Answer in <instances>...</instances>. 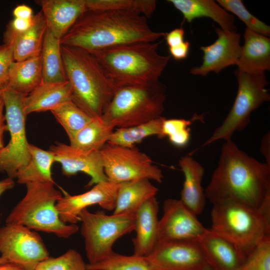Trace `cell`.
Returning a JSON list of instances; mask_svg holds the SVG:
<instances>
[{"instance_id": "obj_1", "label": "cell", "mask_w": 270, "mask_h": 270, "mask_svg": "<svg viewBox=\"0 0 270 270\" xmlns=\"http://www.w3.org/2000/svg\"><path fill=\"white\" fill-rule=\"evenodd\" d=\"M212 203L231 201L260 210L270 203V166L225 140L218 166L205 190Z\"/></svg>"}, {"instance_id": "obj_2", "label": "cell", "mask_w": 270, "mask_h": 270, "mask_svg": "<svg viewBox=\"0 0 270 270\" xmlns=\"http://www.w3.org/2000/svg\"><path fill=\"white\" fill-rule=\"evenodd\" d=\"M164 36L152 30L147 18L136 12L87 10L61 38L60 44L91 52L124 44L154 42Z\"/></svg>"}, {"instance_id": "obj_3", "label": "cell", "mask_w": 270, "mask_h": 270, "mask_svg": "<svg viewBox=\"0 0 270 270\" xmlns=\"http://www.w3.org/2000/svg\"><path fill=\"white\" fill-rule=\"evenodd\" d=\"M161 42L124 44L90 53L117 88L144 86L159 81L170 58L158 52Z\"/></svg>"}, {"instance_id": "obj_4", "label": "cell", "mask_w": 270, "mask_h": 270, "mask_svg": "<svg viewBox=\"0 0 270 270\" xmlns=\"http://www.w3.org/2000/svg\"><path fill=\"white\" fill-rule=\"evenodd\" d=\"M61 52L72 102L92 118L102 116L118 88L90 52L62 44Z\"/></svg>"}, {"instance_id": "obj_5", "label": "cell", "mask_w": 270, "mask_h": 270, "mask_svg": "<svg viewBox=\"0 0 270 270\" xmlns=\"http://www.w3.org/2000/svg\"><path fill=\"white\" fill-rule=\"evenodd\" d=\"M211 222L210 230L234 244L246 257L270 236V214L240 203L212 204Z\"/></svg>"}, {"instance_id": "obj_6", "label": "cell", "mask_w": 270, "mask_h": 270, "mask_svg": "<svg viewBox=\"0 0 270 270\" xmlns=\"http://www.w3.org/2000/svg\"><path fill=\"white\" fill-rule=\"evenodd\" d=\"M54 184L32 182L26 184L25 196L8 215L6 224L22 225L64 238L76 234L79 230L76 224H66L60 218L56 204L62 196Z\"/></svg>"}, {"instance_id": "obj_7", "label": "cell", "mask_w": 270, "mask_h": 270, "mask_svg": "<svg viewBox=\"0 0 270 270\" xmlns=\"http://www.w3.org/2000/svg\"><path fill=\"white\" fill-rule=\"evenodd\" d=\"M166 86L160 80L144 86L118 88L102 118L114 128H129L162 116Z\"/></svg>"}, {"instance_id": "obj_8", "label": "cell", "mask_w": 270, "mask_h": 270, "mask_svg": "<svg viewBox=\"0 0 270 270\" xmlns=\"http://www.w3.org/2000/svg\"><path fill=\"white\" fill-rule=\"evenodd\" d=\"M79 218L89 264L109 256L114 252L115 242L134 229L135 214L108 215L102 211L90 212L86 208L81 212Z\"/></svg>"}, {"instance_id": "obj_9", "label": "cell", "mask_w": 270, "mask_h": 270, "mask_svg": "<svg viewBox=\"0 0 270 270\" xmlns=\"http://www.w3.org/2000/svg\"><path fill=\"white\" fill-rule=\"evenodd\" d=\"M235 75L238 88L233 105L222 123L202 147L220 140L232 139L235 132L241 131L248 126L251 113L270 100L265 72L248 73L237 70Z\"/></svg>"}, {"instance_id": "obj_10", "label": "cell", "mask_w": 270, "mask_h": 270, "mask_svg": "<svg viewBox=\"0 0 270 270\" xmlns=\"http://www.w3.org/2000/svg\"><path fill=\"white\" fill-rule=\"evenodd\" d=\"M6 110L5 120L10 140L0 150V172H5L8 177L16 178L17 172L26 166L30 159L28 142L24 111V99L26 95L6 87L0 90Z\"/></svg>"}, {"instance_id": "obj_11", "label": "cell", "mask_w": 270, "mask_h": 270, "mask_svg": "<svg viewBox=\"0 0 270 270\" xmlns=\"http://www.w3.org/2000/svg\"><path fill=\"white\" fill-rule=\"evenodd\" d=\"M104 173L109 182L120 184L147 178L160 183L162 170L146 154L134 147L106 144L99 151Z\"/></svg>"}, {"instance_id": "obj_12", "label": "cell", "mask_w": 270, "mask_h": 270, "mask_svg": "<svg viewBox=\"0 0 270 270\" xmlns=\"http://www.w3.org/2000/svg\"><path fill=\"white\" fill-rule=\"evenodd\" d=\"M0 253L8 264L24 270H35L50 256L39 234L15 224H6L0 228Z\"/></svg>"}, {"instance_id": "obj_13", "label": "cell", "mask_w": 270, "mask_h": 270, "mask_svg": "<svg viewBox=\"0 0 270 270\" xmlns=\"http://www.w3.org/2000/svg\"><path fill=\"white\" fill-rule=\"evenodd\" d=\"M146 258L153 270H202L208 264L198 241H158Z\"/></svg>"}, {"instance_id": "obj_14", "label": "cell", "mask_w": 270, "mask_h": 270, "mask_svg": "<svg viewBox=\"0 0 270 270\" xmlns=\"http://www.w3.org/2000/svg\"><path fill=\"white\" fill-rule=\"evenodd\" d=\"M163 214L158 221V242L168 240L198 241L204 234L205 228L180 200L168 198L163 204Z\"/></svg>"}, {"instance_id": "obj_15", "label": "cell", "mask_w": 270, "mask_h": 270, "mask_svg": "<svg viewBox=\"0 0 270 270\" xmlns=\"http://www.w3.org/2000/svg\"><path fill=\"white\" fill-rule=\"evenodd\" d=\"M120 184L108 180L94 184L90 190L81 194H65L56 204L60 218L65 223L76 224L80 221L81 212L94 204L106 210H114Z\"/></svg>"}, {"instance_id": "obj_16", "label": "cell", "mask_w": 270, "mask_h": 270, "mask_svg": "<svg viewBox=\"0 0 270 270\" xmlns=\"http://www.w3.org/2000/svg\"><path fill=\"white\" fill-rule=\"evenodd\" d=\"M215 31L217 39L212 44L200 48L203 52L202 62L191 69L192 74L205 76L210 72L219 73L226 67L236 65L242 50L240 34L220 28H216Z\"/></svg>"}, {"instance_id": "obj_17", "label": "cell", "mask_w": 270, "mask_h": 270, "mask_svg": "<svg viewBox=\"0 0 270 270\" xmlns=\"http://www.w3.org/2000/svg\"><path fill=\"white\" fill-rule=\"evenodd\" d=\"M49 150L54 154L55 162L61 164L64 175L70 176L79 172L88 174L90 180L87 187L108 180L99 152H84L59 142L50 146Z\"/></svg>"}, {"instance_id": "obj_18", "label": "cell", "mask_w": 270, "mask_h": 270, "mask_svg": "<svg viewBox=\"0 0 270 270\" xmlns=\"http://www.w3.org/2000/svg\"><path fill=\"white\" fill-rule=\"evenodd\" d=\"M213 270H240L246 257L232 242L207 228L198 240Z\"/></svg>"}, {"instance_id": "obj_19", "label": "cell", "mask_w": 270, "mask_h": 270, "mask_svg": "<svg viewBox=\"0 0 270 270\" xmlns=\"http://www.w3.org/2000/svg\"><path fill=\"white\" fill-rule=\"evenodd\" d=\"M47 29L57 38L66 34L78 18L87 10L85 0H40Z\"/></svg>"}, {"instance_id": "obj_20", "label": "cell", "mask_w": 270, "mask_h": 270, "mask_svg": "<svg viewBox=\"0 0 270 270\" xmlns=\"http://www.w3.org/2000/svg\"><path fill=\"white\" fill-rule=\"evenodd\" d=\"M159 206L156 197L144 203L135 214L136 236L132 239L134 254L146 256L158 242Z\"/></svg>"}, {"instance_id": "obj_21", "label": "cell", "mask_w": 270, "mask_h": 270, "mask_svg": "<svg viewBox=\"0 0 270 270\" xmlns=\"http://www.w3.org/2000/svg\"><path fill=\"white\" fill-rule=\"evenodd\" d=\"M244 44L236 64L238 70L248 73L265 72L270 70V39L246 28Z\"/></svg>"}, {"instance_id": "obj_22", "label": "cell", "mask_w": 270, "mask_h": 270, "mask_svg": "<svg viewBox=\"0 0 270 270\" xmlns=\"http://www.w3.org/2000/svg\"><path fill=\"white\" fill-rule=\"evenodd\" d=\"M179 166L184 176L180 200L196 215L203 211L206 196L202 185L204 167L190 156H182Z\"/></svg>"}, {"instance_id": "obj_23", "label": "cell", "mask_w": 270, "mask_h": 270, "mask_svg": "<svg viewBox=\"0 0 270 270\" xmlns=\"http://www.w3.org/2000/svg\"><path fill=\"white\" fill-rule=\"evenodd\" d=\"M189 23L194 19L210 18L224 30L236 32L234 16L212 0H168Z\"/></svg>"}, {"instance_id": "obj_24", "label": "cell", "mask_w": 270, "mask_h": 270, "mask_svg": "<svg viewBox=\"0 0 270 270\" xmlns=\"http://www.w3.org/2000/svg\"><path fill=\"white\" fill-rule=\"evenodd\" d=\"M72 100V92L68 81L60 83L42 82L24 99L26 115L34 112L50 110Z\"/></svg>"}, {"instance_id": "obj_25", "label": "cell", "mask_w": 270, "mask_h": 270, "mask_svg": "<svg viewBox=\"0 0 270 270\" xmlns=\"http://www.w3.org/2000/svg\"><path fill=\"white\" fill-rule=\"evenodd\" d=\"M46 30V22L40 10L34 15L33 24L28 30L4 38V43L12 46L14 61L40 56Z\"/></svg>"}, {"instance_id": "obj_26", "label": "cell", "mask_w": 270, "mask_h": 270, "mask_svg": "<svg viewBox=\"0 0 270 270\" xmlns=\"http://www.w3.org/2000/svg\"><path fill=\"white\" fill-rule=\"evenodd\" d=\"M158 189L147 178L120 183L112 214H135L150 198L156 197Z\"/></svg>"}, {"instance_id": "obj_27", "label": "cell", "mask_w": 270, "mask_h": 270, "mask_svg": "<svg viewBox=\"0 0 270 270\" xmlns=\"http://www.w3.org/2000/svg\"><path fill=\"white\" fill-rule=\"evenodd\" d=\"M42 82L40 56L22 61H14L11 64L7 88L28 95Z\"/></svg>"}, {"instance_id": "obj_28", "label": "cell", "mask_w": 270, "mask_h": 270, "mask_svg": "<svg viewBox=\"0 0 270 270\" xmlns=\"http://www.w3.org/2000/svg\"><path fill=\"white\" fill-rule=\"evenodd\" d=\"M30 159L28 164L17 172L16 178L20 184L32 182L54 183L52 166L55 162L53 153L29 144Z\"/></svg>"}, {"instance_id": "obj_29", "label": "cell", "mask_w": 270, "mask_h": 270, "mask_svg": "<svg viewBox=\"0 0 270 270\" xmlns=\"http://www.w3.org/2000/svg\"><path fill=\"white\" fill-rule=\"evenodd\" d=\"M42 82L67 81L61 52L60 40L47 29L40 54Z\"/></svg>"}, {"instance_id": "obj_30", "label": "cell", "mask_w": 270, "mask_h": 270, "mask_svg": "<svg viewBox=\"0 0 270 270\" xmlns=\"http://www.w3.org/2000/svg\"><path fill=\"white\" fill-rule=\"evenodd\" d=\"M114 128L102 116L92 118L70 140V144L84 152H99L108 142Z\"/></svg>"}, {"instance_id": "obj_31", "label": "cell", "mask_w": 270, "mask_h": 270, "mask_svg": "<svg viewBox=\"0 0 270 270\" xmlns=\"http://www.w3.org/2000/svg\"><path fill=\"white\" fill-rule=\"evenodd\" d=\"M165 118L161 116L140 125L118 128L110 137L108 144L126 147H133L147 137L157 136L160 138L162 126Z\"/></svg>"}, {"instance_id": "obj_32", "label": "cell", "mask_w": 270, "mask_h": 270, "mask_svg": "<svg viewBox=\"0 0 270 270\" xmlns=\"http://www.w3.org/2000/svg\"><path fill=\"white\" fill-rule=\"evenodd\" d=\"M50 112L64 128L70 140L92 118L72 100L61 104Z\"/></svg>"}, {"instance_id": "obj_33", "label": "cell", "mask_w": 270, "mask_h": 270, "mask_svg": "<svg viewBox=\"0 0 270 270\" xmlns=\"http://www.w3.org/2000/svg\"><path fill=\"white\" fill-rule=\"evenodd\" d=\"M87 10L131 11L150 18L156 9L154 0H85Z\"/></svg>"}, {"instance_id": "obj_34", "label": "cell", "mask_w": 270, "mask_h": 270, "mask_svg": "<svg viewBox=\"0 0 270 270\" xmlns=\"http://www.w3.org/2000/svg\"><path fill=\"white\" fill-rule=\"evenodd\" d=\"M88 270H153L146 256L133 254L123 255L114 252L104 260L94 264H86Z\"/></svg>"}, {"instance_id": "obj_35", "label": "cell", "mask_w": 270, "mask_h": 270, "mask_svg": "<svg viewBox=\"0 0 270 270\" xmlns=\"http://www.w3.org/2000/svg\"><path fill=\"white\" fill-rule=\"evenodd\" d=\"M217 3L227 12L234 14L246 26V28L268 37L270 27L246 8L240 0H218Z\"/></svg>"}, {"instance_id": "obj_36", "label": "cell", "mask_w": 270, "mask_h": 270, "mask_svg": "<svg viewBox=\"0 0 270 270\" xmlns=\"http://www.w3.org/2000/svg\"><path fill=\"white\" fill-rule=\"evenodd\" d=\"M35 270H88L86 264L76 250L70 249L62 254L50 256L40 262Z\"/></svg>"}, {"instance_id": "obj_37", "label": "cell", "mask_w": 270, "mask_h": 270, "mask_svg": "<svg viewBox=\"0 0 270 270\" xmlns=\"http://www.w3.org/2000/svg\"><path fill=\"white\" fill-rule=\"evenodd\" d=\"M192 122L184 118H164L160 138L167 136L174 146L183 148L188 144Z\"/></svg>"}, {"instance_id": "obj_38", "label": "cell", "mask_w": 270, "mask_h": 270, "mask_svg": "<svg viewBox=\"0 0 270 270\" xmlns=\"http://www.w3.org/2000/svg\"><path fill=\"white\" fill-rule=\"evenodd\" d=\"M240 270H270V236L264 239L246 256Z\"/></svg>"}, {"instance_id": "obj_39", "label": "cell", "mask_w": 270, "mask_h": 270, "mask_svg": "<svg viewBox=\"0 0 270 270\" xmlns=\"http://www.w3.org/2000/svg\"><path fill=\"white\" fill-rule=\"evenodd\" d=\"M14 61L12 46L0 44V90L7 86L10 68Z\"/></svg>"}, {"instance_id": "obj_40", "label": "cell", "mask_w": 270, "mask_h": 270, "mask_svg": "<svg viewBox=\"0 0 270 270\" xmlns=\"http://www.w3.org/2000/svg\"><path fill=\"white\" fill-rule=\"evenodd\" d=\"M32 24L33 16L30 19L14 18L7 24L4 34V38L10 37L24 32L28 30Z\"/></svg>"}, {"instance_id": "obj_41", "label": "cell", "mask_w": 270, "mask_h": 270, "mask_svg": "<svg viewBox=\"0 0 270 270\" xmlns=\"http://www.w3.org/2000/svg\"><path fill=\"white\" fill-rule=\"evenodd\" d=\"M166 40L168 48L179 45L184 41V30L182 28H176L165 34Z\"/></svg>"}, {"instance_id": "obj_42", "label": "cell", "mask_w": 270, "mask_h": 270, "mask_svg": "<svg viewBox=\"0 0 270 270\" xmlns=\"http://www.w3.org/2000/svg\"><path fill=\"white\" fill-rule=\"evenodd\" d=\"M190 48V42L188 40H184L179 45L169 48V52L170 56L174 59L176 60H182L187 58L188 54Z\"/></svg>"}, {"instance_id": "obj_43", "label": "cell", "mask_w": 270, "mask_h": 270, "mask_svg": "<svg viewBox=\"0 0 270 270\" xmlns=\"http://www.w3.org/2000/svg\"><path fill=\"white\" fill-rule=\"evenodd\" d=\"M12 13L15 18L30 19L34 16L32 8L25 4L17 6Z\"/></svg>"}, {"instance_id": "obj_44", "label": "cell", "mask_w": 270, "mask_h": 270, "mask_svg": "<svg viewBox=\"0 0 270 270\" xmlns=\"http://www.w3.org/2000/svg\"><path fill=\"white\" fill-rule=\"evenodd\" d=\"M260 151L264 156L266 164L270 166V132L266 134L262 138Z\"/></svg>"}, {"instance_id": "obj_45", "label": "cell", "mask_w": 270, "mask_h": 270, "mask_svg": "<svg viewBox=\"0 0 270 270\" xmlns=\"http://www.w3.org/2000/svg\"><path fill=\"white\" fill-rule=\"evenodd\" d=\"M15 182L14 178L8 177L0 180V196L6 191L14 187Z\"/></svg>"}, {"instance_id": "obj_46", "label": "cell", "mask_w": 270, "mask_h": 270, "mask_svg": "<svg viewBox=\"0 0 270 270\" xmlns=\"http://www.w3.org/2000/svg\"><path fill=\"white\" fill-rule=\"evenodd\" d=\"M6 130H8L6 124L4 122H0V150L4 147L3 135Z\"/></svg>"}, {"instance_id": "obj_47", "label": "cell", "mask_w": 270, "mask_h": 270, "mask_svg": "<svg viewBox=\"0 0 270 270\" xmlns=\"http://www.w3.org/2000/svg\"><path fill=\"white\" fill-rule=\"evenodd\" d=\"M0 270H24L16 265L11 264H0Z\"/></svg>"}, {"instance_id": "obj_48", "label": "cell", "mask_w": 270, "mask_h": 270, "mask_svg": "<svg viewBox=\"0 0 270 270\" xmlns=\"http://www.w3.org/2000/svg\"><path fill=\"white\" fill-rule=\"evenodd\" d=\"M4 108V102L2 98L0 95V122H4L5 120V117L3 114Z\"/></svg>"}, {"instance_id": "obj_49", "label": "cell", "mask_w": 270, "mask_h": 270, "mask_svg": "<svg viewBox=\"0 0 270 270\" xmlns=\"http://www.w3.org/2000/svg\"><path fill=\"white\" fill-rule=\"evenodd\" d=\"M8 264L7 261L4 259L2 256H0V264Z\"/></svg>"}, {"instance_id": "obj_50", "label": "cell", "mask_w": 270, "mask_h": 270, "mask_svg": "<svg viewBox=\"0 0 270 270\" xmlns=\"http://www.w3.org/2000/svg\"><path fill=\"white\" fill-rule=\"evenodd\" d=\"M202 270H213L208 264H207L204 268Z\"/></svg>"}]
</instances>
